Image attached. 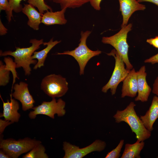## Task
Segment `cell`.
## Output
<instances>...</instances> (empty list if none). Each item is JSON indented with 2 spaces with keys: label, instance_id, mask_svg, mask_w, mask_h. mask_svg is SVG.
Returning a JSON list of instances; mask_svg holds the SVG:
<instances>
[{
  "label": "cell",
  "instance_id": "cell-9",
  "mask_svg": "<svg viewBox=\"0 0 158 158\" xmlns=\"http://www.w3.org/2000/svg\"><path fill=\"white\" fill-rule=\"evenodd\" d=\"M106 146L104 141L99 140H97L89 145L81 148L65 141L63 144V149L65 152L63 158H82L92 152L102 151Z\"/></svg>",
  "mask_w": 158,
  "mask_h": 158
},
{
  "label": "cell",
  "instance_id": "cell-21",
  "mask_svg": "<svg viewBox=\"0 0 158 158\" xmlns=\"http://www.w3.org/2000/svg\"><path fill=\"white\" fill-rule=\"evenodd\" d=\"M90 1V0H53L54 2L60 5L61 9L79 8Z\"/></svg>",
  "mask_w": 158,
  "mask_h": 158
},
{
  "label": "cell",
  "instance_id": "cell-3",
  "mask_svg": "<svg viewBox=\"0 0 158 158\" xmlns=\"http://www.w3.org/2000/svg\"><path fill=\"white\" fill-rule=\"evenodd\" d=\"M91 31L87 30L81 31L80 42L78 47L73 50L66 51L62 53L58 52L57 55H68L73 57L78 62L80 67V74L83 75L85 67L89 60L93 57L98 56L102 53L101 51H92L86 44L87 37Z\"/></svg>",
  "mask_w": 158,
  "mask_h": 158
},
{
  "label": "cell",
  "instance_id": "cell-13",
  "mask_svg": "<svg viewBox=\"0 0 158 158\" xmlns=\"http://www.w3.org/2000/svg\"><path fill=\"white\" fill-rule=\"evenodd\" d=\"M10 102L7 100L6 102L4 101L1 96L0 97L3 103V112L0 114V117H4V119L9 121L13 123L18 121L20 114L18 111L19 105L17 101L12 98V95L10 94Z\"/></svg>",
  "mask_w": 158,
  "mask_h": 158
},
{
  "label": "cell",
  "instance_id": "cell-30",
  "mask_svg": "<svg viewBox=\"0 0 158 158\" xmlns=\"http://www.w3.org/2000/svg\"><path fill=\"white\" fill-rule=\"evenodd\" d=\"M144 62L145 63H150L152 64L158 63V53L145 60Z\"/></svg>",
  "mask_w": 158,
  "mask_h": 158
},
{
  "label": "cell",
  "instance_id": "cell-27",
  "mask_svg": "<svg viewBox=\"0 0 158 158\" xmlns=\"http://www.w3.org/2000/svg\"><path fill=\"white\" fill-rule=\"evenodd\" d=\"M22 0H8L11 11L16 13L22 11L23 7L21 4Z\"/></svg>",
  "mask_w": 158,
  "mask_h": 158
},
{
  "label": "cell",
  "instance_id": "cell-16",
  "mask_svg": "<svg viewBox=\"0 0 158 158\" xmlns=\"http://www.w3.org/2000/svg\"><path fill=\"white\" fill-rule=\"evenodd\" d=\"M22 12L28 17V25L33 30H37L41 23L42 14L36 9L35 7L30 4H24Z\"/></svg>",
  "mask_w": 158,
  "mask_h": 158
},
{
  "label": "cell",
  "instance_id": "cell-1",
  "mask_svg": "<svg viewBox=\"0 0 158 158\" xmlns=\"http://www.w3.org/2000/svg\"><path fill=\"white\" fill-rule=\"evenodd\" d=\"M135 106L134 102H131L124 110H118L113 117L117 123L124 122L127 123L132 132L135 134L137 140L144 141L150 138L151 132L146 128L138 116L134 109Z\"/></svg>",
  "mask_w": 158,
  "mask_h": 158
},
{
  "label": "cell",
  "instance_id": "cell-24",
  "mask_svg": "<svg viewBox=\"0 0 158 158\" xmlns=\"http://www.w3.org/2000/svg\"><path fill=\"white\" fill-rule=\"evenodd\" d=\"M27 2L29 4L36 7L42 14H43L44 11L49 10L52 11L51 7L45 3L44 0H27Z\"/></svg>",
  "mask_w": 158,
  "mask_h": 158
},
{
  "label": "cell",
  "instance_id": "cell-34",
  "mask_svg": "<svg viewBox=\"0 0 158 158\" xmlns=\"http://www.w3.org/2000/svg\"><path fill=\"white\" fill-rule=\"evenodd\" d=\"M0 158H10L8 155L3 150L0 149Z\"/></svg>",
  "mask_w": 158,
  "mask_h": 158
},
{
  "label": "cell",
  "instance_id": "cell-15",
  "mask_svg": "<svg viewBox=\"0 0 158 158\" xmlns=\"http://www.w3.org/2000/svg\"><path fill=\"white\" fill-rule=\"evenodd\" d=\"M140 118L145 126L149 131L151 132L153 130V125L158 118V96H154L151 104L145 114L141 116Z\"/></svg>",
  "mask_w": 158,
  "mask_h": 158
},
{
  "label": "cell",
  "instance_id": "cell-33",
  "mask_svg": "<svg viewBox=\"0 0 158 158\" xmlns=\"http://www.w3.org/2000/svg\"><path fill=\"white\" fill-rule=\"evenodd\" d=\"M8 29L4 25L1 20H0V35H3L6 34L7 32Z\"/></svg>",
  "mask_w": 158,
  "mask_h": 158
},
{
  "label": "cell",
  "instance_id": "cell-14",
  "mask_svg": "<svg viewBox=\"0 0 158 158\" xmlns=\"http://www.w3.org/2000/svg\"><path fill=\"white\" fill-rule=\"evenodd\" d=\"M123 82L121 97H135L138 93V88L137 74L134 68L130 71Z\"/></svg>",
  "mask_w": 158,
  "mask_h": 158
},
{
  "label": "cell",
  "instance_id": "cell-4",
  "mask_svg": "<svg viewBox=\"0 0 158 158\" xmlns=\"http://www.w3.org/2000/svg\"><path fill=\"white\" fill-rule=\"evenodd\" d=\"M132 24L130 23L122 28L117 33L110 37H103L102 42L112 46L122 58L126 66V69L130 71L133 66L128 57L129 45L127 42L128 33L131 30Z\"/></svg>",
  "mask_w": 158,
  "mask_h": 158
},
{
  "label": "cell",
  "instance_id": "cell-19",
  "mask_svg": "<svg viewBox=\"0 0 158 158\" xmlns=\"http://www.w3.org/2000/svg\"><path fill=\"white\" fill-rule=\"evenodd\" d=\"M145 145L144 141L138 140L133 144L126 143L121 158H140V154Z\"/></svg>",
  "mask_w": 158,
  "mask_h": 158
},
{
  "label": "cell",
  "instance_id": "cell-26",
  "mask_svg": "<svg viewBox=\"0 0 158 158\" xmlns=\"http://www.w3.org/2000/svg\"><path fill=\"white\" fill-rule=\"evenodd\" d=\"M124 144V140H121L117 146L111 151L108 152L105 158H118L120 156V152Z\"/></svg>",
  "mask_w": 158,
  "mask_h": 158
},
{
  "label": "cell",
  "instance_id": "cell-32",
  "mask_svg": "<svg viewBox=\"0 0 158 158\" xmlns=\"http://www.w3.org/2000/svg\"><path fill=\"white\" fill-rule=\"evenodd\" d=\"M152 92L154 94L158 96V76L154 81Z\"/></svg>",
  "mask_w": 158,
  "mask_h": 158
},
{
  "label": "cell",
  "instance_id": "cell-6",
  "mask_svg": "<svg viewBox=\"0 0 158 158\" xmlns=\"http://www.w3.org/2000/svg\"><path fill=\"white\" fill-rule=\"evenodd\" d=\"M68 83L65 78L60 75L51 74L45 77L41 83V89L52 98L64 95L68 90Z\"/></svg>",
  "mask_w": 158,
  "mask_h": 158
},
{
  "label": "cell",
  "instance_id": "cell-12",
  "mask_svg": "<svg viewBox=\"0 0 158 158\" xmlns=\"http://www.w3.org/2000/svg\"><path fill=\"white\" fill-rule=\"evenodd\" d=\"M145 71V66H143L137 71L138 95L135 99V101H140L142 102L147 101L152 91L151 88L146 80L147 74Z\"/></svg>",
  "mask_w": 158,
  "mask_h": 158
},
{
  "label": "cell",
  "instance_id": "cell-20",
  "mask_svg": "<svg viewBox=\"0 0 158 158\" xmlns=\"http://www.w3.org/2000/svg\"><path fill=\"white\" fill-rule=\"evenodd\" d=\"M46 149L41 143L35 146L31 150L23 155V158H48Z\"/></svg>",
  "mask_w": 158,
  "mask_h": 158
},
{
  "label": "cell",
  "instance_id": "cell-10",
  "mask_svg": "<svg viewBox=\"0 0 158 158\" xmlns=\"http://www.w3.org/2000/svg\"><path fill=\"white\" fill-rule=\"evenodd\" d=\"M28 85V84L22 81L15 84L13 88L14 92L11 93L12 97L21 102L22 109L24 111L32 109L35 102L29 92Z\"/></svg>",
  "mask_w": 158,
  "mask_h": 158
},
{
  "label": "cell",
  "instance_id": "cell-29",
  "mask_svg": "<svg viewBox=\"0 0 158 158\" xmlns=\"http://www.w3.org/2000/svg\"><path fill=\"white\" fill-rule=\"evenodd\" d=\"M102 0H90L92 6L95 10L99 11L101 9L100 4Z\"/></svg>",
  "mask_w": 158,
  "mask_h": 158
},
{
  "label": "cell",
  "instance_id": "cell-18",
  "mask_svg": "<svg viewBox=\"0 0 158 158\" xmlns=\"http://www.w3.org/2000/svg\"><path fill=\"white\" fill-rule=\"evenodd\" d=\"M61 41H53V38H51L48 42H44V46L47 45L44 49L39 51H35L32 56V59H37V62L33 67V69L36 70L44 66V61L47 54L57 44L60 43Z\"/></svg>",
  "mask_w": 158,
  "mask_h": 158
},
{
  "label": "cell",
  "instance_id": "cell-28",
  "mask_svg": "<svg viewBox=\"0 0 158 158\" xmlns=\"http://www.w3.org/2000/svg\"><path fill=\"white\" fill-rule=\"evenodd\" d=\"M13 123L9 121L0 119V135H2L5 128Z\"/></svg>",
  "mask_w": 158,
  "mask_h": 158
},
{
  "label": "cell",
  "instance_id": "cell-31",
  "mask_svg": "<svg viewBox=\"0 0 158 158\" xmlns=\"http://www.w3.org/2000/svg\"><path fill=\"white\" fill-rule=\"evenodd\" d=\"M146 42L154 47L158 49V36L154 38L148 39Z\"/></svg>",
  "mask_w": 158,
  "mask_h": 158
},
{
  "label": "cell",
  "instance_id": "cell-17",
  "mask_svg": "<svg viewBox=\"0 0 158 158\" xmlns=\"http://www.w3.org/2000/svg\"><path fill=\"white\" fill-rule=\"evenodd\" d=\"M67 9L53 12L49 10L43 13L42 16L41 23L46 25H63L67 22L65 16Z\"/></svg>",
  "mask_w": 158,
  "mask_h": 158
},
{
  "label": "cell",
  "instance_id": "cell-8",
  "mask_svg": "<svg viewBox=\"0 0 158 158\" xmlns=\"http://www.w3.org/2000/svg\"><path fill=\"white\" fill-rule=\"evenodd\" d=\"M65 102L61 99L56 100L55 98H52L50 102L43 101L40 105L34 107L33 110L28 114L31 119H34L38 115H44L52 119H54V115L57 114L59 117L62 116L66 114L64 109Z\"/></svg>",
  "mask_w": 158,
  "mask_h": 158
},
{
  "label": "cell",
  "instance_id": "cell-7",
  "mask_svg": "<svg viewBox=\"0 0 158 158\" xmlns=\"http://www.w3.org/2000/svg\"><path fill=\"white\" fill-rule=\"evenodd\" d=\"M113 56L115 61V66L112 75L108 82L102 88V92L106 93L110 89L111 95L115 94L119 83L123 82L130 71L125 67V63L116 51L114 49L107 54Z\"/></svg>",
  "mask_w": 158,
  "mask_h": 158
},
{
  "label": "cell",
  "instance_id": "cell-35",
  "mask_svg": "<svg viewBox=\"0 0 158 158\" xmlns=\"http://www.w3.org/2000/svg\"><path fill=\"white\" fill-rule=\"evenodd\" d=\"M139 2H148L152 3L158 6V0H137Z\"/></svg>",
  "mask_w": 158,
  "mask_h": 158
},
{
  "label": "cell",
  "instance_id": "cell-2",
  "mask_svg": "<svg viewBox=\"0 0 158 158\" xmlns=\"http://www.w3.org/2000/svg\"><path fill=\"white\" fill-rule=\"evenodd\" d=\"M29 42L32 45L29 47H16V50L15 51H7L3 52L1 51L0 53V56L10 55L13 56L16 68L22 67L26 75H29L31 73V69L30 65H35L37 63V60L32 59L34 52L39 49L40 45L43 44L44 42L43 39L37 40L35 39H31Z\"/></svg>",
  "mask_w": 158,
  "mask_h": 158
},
{
  "label": "cell",
  "instance_id": "cell-11",
  "mask_svg": "<svg viewBox=\"0 0 158 158\" xmlns=\"http://www.w3.org/2000/svg\"><path fill=\"white\" fill-rule=\"evenodd\" d=\"M120 5V11L123 16L122 28L127 25L132 15L138 11H144L145 6L140 4L137 0H118Z\"/></svg>",
  "mask_w": 158,
  "mask_h": 158
},
{
  "label": "cell",
  "instance_id": "cell-5",
  "mask_svg": "<svg viewBox=\"0 0 158 158\" xmlns=\"http://www.w3.org/2000/svg\"><path fill=\"white\" fill-rule=\"evenodd\" d=\"M41 143L35 139L25 138L16 140L12 138L0 139V148L4 151L10 158H17L21 154L28 152L35 146Z\"/></svg>",
  "mask_w": 158,
  "mask_h": 158
},
{
  "label": "cell",
  "instance_id": "cell-23",
  "mask_svg": "<svg viewBox=\"0 0 158 158\" xmlns=\"http://www.w3.org/2000/svg\"><path fill=\"white\" fill-rule=\"evenodd\" d=\"M10 71L5 67L1 61H0V86H5L9 82Z\"/></svg>",
  "mask_w": 158,
  "mask_h": 158
},
{
  "label": "cell",
  "instance_id": "cell-22",
  "mask_svg": "<svg viewBox=\"0 0 158 158\" xmlns=\"http://www.w3.org/2000/svg\"><path fill=\"white\" fill-rule=\"evenodd\" d=\"M4 61L6 63L5 67L12 72L13 75V82L11 89L12 92L13 86L16 82V78L19 79L16 70V64L12 59L9 57H5Z\"/></svg>",
  "mask_w": 158,
  "mask_h": 158
},
{
  "label": "cell",
  "instance_id": "cell-36",
  "mask_svg": "<svg viewBox=\"0 0 158 158\" xmlns=\"http://www.w3.org/2000/svg\"><path fill=\"white\" fill-rule=\"evenodd\" d=\"M157 157V158H158V157Z\"/></svg>",
  "mask_w": 158,
  "mask_h": 158
},
{
  "label": "cell",
  "instance_id": "cell-25",
  "mask_svg": "<svg viewBox=\"0 0 158 158\" xmlns=\"http://www.w3.org/2000/svg\"><path fill=\"white\" fill-rule=\"evenodd\" d=\"M0 11H5L7 14V18L9 22L13 16L8 0H0Z\"/></svg>",
  "mask_w": 158,
  "mask_h": 158
}]
</instances>
